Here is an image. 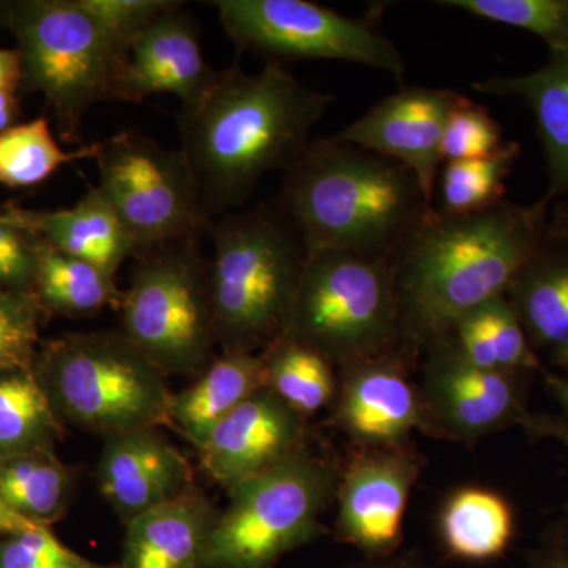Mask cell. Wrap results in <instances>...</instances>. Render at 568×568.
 I'll return each mask as SVG.
<instances>
[{
	"instance_id": "f6af8a7d",
	"label": "cell",
	"mask_w": 568,
	"mask_h": 568,
	"mask_svg": "<svg viewBox=\"0 0 568 568\" xmlns=\"http://www.w3.org/2000/svg\"><path fill=\"white\" fill-rule=\"evenodd\" d=\"M552 435L562 437V439H566L568 444V428L566 425H556L555 429H552Z\"/></svg>"
},
{
	"instance_id": "44dd1931",
	"label": "cell",
	"mask_w": 568,
	"mask_h": 568,
	"mask_svg": "<svg viewBox=\"0 0 568 568\" xmlns=\"http://www.w3.org/2000/svg\"><path fill=\"white\" fill-rule=\"evenodd\" d=\"M530 345L568 372V237L548 227L507 291Z\"/></svg>"
},
{
	"instance_id": "b9f144b4",
	"label": "cell",
	"mask_w": 568,
	"mask_h": 568,
	"mask_svg": "<svg viewBox=\"0 0 568 568\" xmlns=\"http://www.w3.org/2000/svg\"><path fill=\"white\" fill-rule=\"evenodd\" d=\"M547 383L556 402L562 407L564 416H566L564 425L568 428V373L564 376H547Z\"/></svg>"
},
{
	"instance_id": "5b68a950",
	"label": "cell",
	"mask_w": 568,
	"mask_h": 568,
	"mask_svg": "<svg viewBox=\"0 0 568 568\" xmlns=\"http://www.w3.org/2000/svg\"><path fill=\"white\" fill-rule=\"evenodd\" d=\"M32 368L62 424L104 439L170 425L166 376L122 332L52 339Z\"/></svg>"
},
{
	"instance_id": "4fadbf2b",
	"label": "cell",
	"mask_w": 568,
	"mask_h": 568,
	"mask_svg": "<svg viewBox=\"0 0 568 568\" xmlns=\"http://www.w3.org/2000/svg\"><path fill=\"white\" fill-rule=\"evenodd\" d=\"M459 97L447 88H403L373 104L335 136L402 163L416 175L433 204L443 168L444 132Z\"/></svg>"
},
{
	"instance_id": "7c38bea8",
	"label": "cell",
	"mask_w": 568,
	"mask_h": 568,
	"mask_svg": "<svg viewBox=\"0 0 568 568\" xmlns=\"http://www.w3.org/2000/svg\"><path fill=\"white\" fill-rule=\"evenodd\" d=\"M523 373L478 368L463 358L450 339L428 347L424 369V406L450 435L476 439L523 424L549 432L526 410Z\"/></svg>"
},
{
	"instance_id": "8fae6325",
	"label": "cell",
	"mask_w": 568,
	"mask_h": 568,
	"mask_svg": "<svg viewBox=\"0 0 568 568\" xmlns=\"http://www.w3.org/2000/svg\"><path fill=\"white\" fill-rule=\"evenodd\" d=\"M99 189L132 235L136 253L196 241L207 220L185 156L138 132L100 142Z\"/></svg>"
},
{
	"instance_id": "60d3db41",
	"label": "cell",
	"mask_w": 568,
	"mask_h": 568,
	"mask_svg": "<svg viewBox=\"0 0 568 568\" xmlns=\"http://www.w3.org/2000/svg\"><path fill=\"white\" fill-rule=\"evenodd\" d=\"M18 111H20V104H18L17 92L0 91V133L14 125Z\"/></svg>"
},
{
	"instance_id": "5bb4252c",
	"label": "cell",
	"mask_w": 568,
	"mask_h": 568,
	"mask_svg": "<svg viewBox=\"0 0 568 568\" xmlns=\"http://www.w3.org/2000/svg\"><path fill=\"white\" fill-rule=\"evenodd\" d=\"M182 6L160 14L123 48L115 61L112 100L138 103L171 93L182 108L190 106L215 80L219 71L205 61L196 21Z\"/></svg>"
},
{
	"instance_id": "1f68e13d",
	"label": "cell",
	"mask_w": 568,
	"mask_h": 568,
	"mask_svg": "<svg viewBox=\"0 0 568 568\" xmlns=\"http://www.w3.org/2000/svg\"><path fill=\"white\" fill-rule=\"evenodd\" d=\"M437 6L534 33L549 54L568 51V0H443Z\"/></svg>"
},
{
	"instance_id": "d6a6232c",
	"label": "cell",
	"mask_w": 568,
	"mask_h": 568,
	"mask_svg": "<svg viewBox=\"0 0 568 568\" xmlns=\"http://www.w3.org/2000/svg\"><path fill=\"white\" fill-rule=\"evenodd\" d=\"M506 144L503 126L481 106L462 95L450 115L444 132L443 164L485 159Z\"/></svg>"
},
{
	"instance_id": "7bdbcfd3",
	"label": "cell",
	"mask_w": 568,
	"mask_h": 568,
	"mask_svg": "<svg viewBox=\"0 0 568 568\" xmlns=\"http://www.w3.org/2000/svg\"><path fill=\"white\" fill-rule=\"evenodd\" d=\"M353 568H426L420 564L414 562V560L407 559H373L372 562L362 564V566H355Z\"/></svg>"
},
{
	"instance_id": "8d00e7d4",
	"label": "cell",
	"mask_w": 568,
	"mask_h": 568,
	"mask_svg": "<svg viewBox=\"0 0 568 568\" xmlns=\"http://www.w3.org/2000/svg\"><path fill=\"white\" fill-rule=\"evenodd\" d=\"M36 267L33 235L0 216V287L33 295Z\"/></svg>"
},
{
	"instance_id": "83f0119b",
	"label": "cell",
	"mask_w": 568,
	"mask_h": 568,
	"mask_svg": "<svg viewBox=\"0 0 568 568\" xmlns=\"http://www.w3.org/2000/svg\"><path fill=\"white\" fill-rule=\"evenodd\" d=\"M73 477L52 450L0 458V496L11 510L48 526L65 514Z\"/></svg>"
},
{
	"instance_id": "52a82bcc",
	"label": "cell",
	"mask_w": 568,
	"mask_h": 568,
	"mask_svg": "<svg viewBox=\"0 0 568 568\" xmlns=\"http://www.w3.org/2000/svg\"><path fill=\"white\" fill-rule=\"evenodd\" d=\"M0 26L17 40L22 88L43 97L67 141L93 104L112 100L118 51L78 0H3Z\"/></svg>"
},
{
	"instance_id": "e0dca14e",
	"label": "cell",
	"mask_w": 568,
	"mask_h": 568,
	"mask_svg": "<svg viewBox=\"0 0 568 568\" xmlns=\"http://www.w3.org/2000/svg\"><path fill=\"white\" fill-rule=\"evenodd\" d=\"M97 478L100 493L123 523L194 485L190 463L156 429L106 437Z\"/></svg>"
},
{
	"instance_id": "277c9868",
	"label": "cell",
	"mask_w": 568,
	"mask_h": 568,
	"mask_svg": "<svg viewBox=\"0 0 568 568\" xmlns=\"http://www.w3.org/2000/svg\"><path fill=\"white\" fill-rule=\"evenodd\" d=\"M216 342L224 353H254L283 335L306 263L301 234L275 203L226 213L205 227Z\"/></svg>"
},
{
	"instance_id": "74e56055",
	"label": "cell",
	"mask_w": 568,
	"mask_h": 568,
	"mask_svg": "<svg viewBox=\"0 0 568 568\" xmlns=\"http://www.w3.org/2000/svg\"><path fill=\"white\" fill-rule=\"evenodd\" d=\"M22 84V67L17 50L0 48V91L17 92Z\"/></svg>"
},
{
	"instance_id": "d6986e66",
	"label": "cell",
	"mask_w": 568,
	"mask_h": 568,
	"mask_svg": "<svg viewBox=\"0 0 568 568\" xmlns=\"http://www.w3.org/2000/svg\"><path fill=\"white\" fill-rule=\"evenodd\" d=\"M0 216L111 276L118 275L123 261L136 253L132 235L99 186H91L70 209L36 211L9 204Z\"/></svg>"
},
{
	"instance_id": "7a4b0ae2",
	"label": "cell",
	"mask_w": 568,
	"mask_h": 568,
	"mask_svg": "<svg viewBox=\"0 0 568 568\" xmlns=\"http://www.w3.org/2000/svg\"><path fill=\"white\" fill-rule=\"evenodd\" d=\"M549 204L510 201L469 216L433 209L398 246L394 268L399 342H443L478 306L507 295L519 268L547 237Z\"/></svg>"
},
{
	"instance_id": "d590c367",
	"label": "cell",
	"mask_w": 568,
	"mask_h": 568,
	"mask_svg": "<svg viewBox=\"0 0 568 568\" xmlns=\"http://www.w3.org/2000/svg\"><path fill=\"white\" fill-rule=\"evenodd\" d=\"M0 568H108L81 558L62 545L48 526L13 534L0 541Z\"/></svg>"
},
{
	"instance_id": "8992f818",
	"label": "cell",
	"mask_w": 568,
	"mask_h": 568,
	"mask_svg": "<svg viewBox=\"0 0 568 568\" xmlns=\"http://www.w3.org/2000/svg\"><path fill=\"white\" fill-rule=\"evenodd\" d=\"M283 335L345 366L392 353L399 313L390 260L349 252L306 256Z\"/></svg>"
},
{
	"instance_id": "f546056e",
	"label": "cell",
	"mask_w": 568,
	"mask_h": 568,
	"mask_svg": "<svg viewBox=\"0 0 568 568\" xmlns=\"http://www.w3.org/2000/svg\"><path fill=\"white\" fill-rule=\"evenodd\" d=\"M521 145L515 141L485 159L444 163L437 178L440 205L437 212L469 216L487 212L506 201L507 179L518 162Z\"/></svg>"
},
{
	"instance_id": "30bf717a",
	"label": "cell",
	"mask_w": 568,
	"mask_h": 568,
	"mask_svg": "<svg viewBox=\"0 0 568 568\" xmlns=\"http://www.w3.org/2000/svg\"><path fill=\"white\" fill-rule=\"evenodd\" d=\"M220 22L235 47L267 62L324 59L386 71L403 81L406 61L379 17H346L308 0H216Z\"/></svg>"
},
{
	"instance_id": "6da1fadb",
	"label": "cell",
	"mask_w": 568,
	"mask_h": 568,
	"mask_svg": "<svg viewBox=\"0 0 568 568\" xmlns=\"http://www.w3.org/2000/svg\"><path fill=\"white\" fill-rule=\"evenodd\" d=\"M334 97L306 88L283 63L257 73L219 71L178 115L181 152L209 222L241 211L265 175L284 171L312 141Z\"/></svg>"
},
{
	"instance_id": "4316f807",
	"label": "cell",
	"mask_w": 568,
	"mask_h": 568,
	"mask_svg": "<svg viewBox=\"0 0 568 568\" xmlns=\"http://www.w3.org/2000/svg\"><path fill=\"white\" fill-rule=\"evenodd\" d=\"M62 422L33 368L0 373V458L52 450Z\"/></svg>"
},
{
	"instance_id": "4dcf8cb0",
	"label": "cell",
	"mask_w": 568,
	"mask_h": 568,
	"mask_svg": "<svg viewBox=\"0 0 568 568\" xmlns=\"http://www.w3.org/2000/svg\"><path fill=\"white\" fill-rule=\"evenodd\" d=\"M97 148L99 144L63 151L44 118L17 123L0 133V185L9 189L40 185L63 164L93 159Z\"/></svg>"
},
{
	"instance_id": "ac0fdd59",
	"label": "cell",
	"mask_w": 568,
	"mask_h": 568,
	"mask_svg": "<svg viewBox=\"0 0 568 568\" xmlns=\"http://www.w3.org/2000/svg\"><path fill=\"white\" fill-rule=\"evenodd\" d=\"M425 406L390 353L345 366L336 418L357 443L395 448L422 425Z\"/></svg>"
},
{
	"instance_id": "ab89813d",
	"label": "cell",
	"mask_w": 568,
	"mask_h": 568,
	"mask_svg": "<svg viewBox=\"0 0 568 568\" xmlns=\"http://www.w3.org/2000/svg\"><path fill=\"white\" fill-rule=\"evenodd\" d=\"M41 525L31 521V519L21 517L17 511L11 510L7 506L6 500L0 496V532L7 534V536H13V534L24 532V530H31L39 528Z\"/></svg>"
},
{
	"instance_id": "ffe728a7",
	"label": "cell",
	"mask_w": 568,
	"mask_h": 568,
	"mask_svg": "<svg viewBox=\"0 0 568 568\" xmlns=\"http://www.w3.org/2000/svg\"><path fill=\"white\" fill-rule=\"evenodd\" d=\"M220 511L196 485L125 523L121 568H201Z\"/></svg>"
},
{
	"instance_id": "836d02e7",
	"label": "cell",
	"mask_w": 568,
	"mask_h": 568,
	"mask_svg": "<svg viewBox=\"0 0 568 568\" xmlns=\"http://www.w3.org/2000/svg\"><path fill=\"white\" fill-rule=\"evenodd\" d=\"M41 310L36 295L0 287V373L32 368Z\"/></svg>"
},
{
	"instance_id": "f35d334b",
	"label": "cell",
	"mask_w": 568,
	"mask_h": 568,
	"mask_svg": "<svg viewBox=\"0 0 568 568\" xmlns=\"http://www.w3.org/2000/svg\"><path fill=\"white\" fill-rule=\"evenodd\" d=\"M530 568H568V538L549 540L534 558Z\"/></svg>"
},
{
	"instance_id": "d4e9b609",
	"label": "cell",
	"mask_w": 568,
	"mask_h": 568,
	"mask_svg": "<svg viewBox=\"0 0 568 568\" xmlns=\"http://www.w3.org/2000/svg\"><path fill=\"white\" fill-rule=\"evenodd\" d=\"M32 235L37 257L33 295L41 308L85 317L102 313L106 306L121 305L122 294L115 286V276L88 261L62 253L40 235Z\"/></svg>"
},
{
	"instance_id": "ee69618b",
	"label": "cell",
	"mask_w": 568,
	"mask_h": 568,
	"mask_svg": "<svg viewBox=\"0 0 568 568\" xmlns=\"http://www.w3.org/2000/svg\"><path fill=\"white\" fill-rule=\"evenodd\" d=\"M549 224H551L552 230L568 237V204L562 205V207L556 212L555 219L549 220Z\"/></svg>"
},
{
	"instance_id": "9c48e42d",
	"label": "cell",
	"mask_w": 568,
	"mask_h": 568,
	"mask_svg": "<svg viewBox=\"0 0 568 568\" xmlns=\"http://www.w3.org/2000/svg\"><path fill=\"white\" fill-rule=\"evenodd\" d=\"M122 294V334L164 376L201 375L215 358V325L209 301V263L196 241L133 256Z\"/></svg>"
},
{
	"instance_id": "603a6c76",
	"label": "cell",
	"mask_w": 568,
	"mask_h": 568,
	"mask_svg": "<svg viewBox=\"0 0 568 568\" xmlns=\"http://www.w3.org/2000/svg\"><path fill=\"white\" fill-rule=\"evenodd\" d=\"M264 387V355L223 353L185 390L171 396L170 425L200 450L224 417Z\"/></svg>"
},
{
	"instance_id": "e575fe53",
	"label": "cell",
	"mask_w": 568,
	"mask_h": 568,
	"mask_svg": "<svg viewBox=\"0 0 568 568\" xmlns=\"http://www.w3.org/2000/svg\"><path fill=\"white\" fill-rule=\"evenodd\" d=\"M78 3L103 29L119 55L123 48L136 39L153 20L181 6L182 2H171V0H78Z\"/></svg>"
},
{
	"instance_id": "9a60e30c",
	"label": "cell",
	"mask_w": 568,
	"mask_h": 568,
	"mask_svg": "<svg viewBox=\"0 0 568 568\" xmlns=\"http://www.w3.org/2000/svg\"><path fill=\"white\" fill-rule=\"evenodd\" d=\"M304 417L267 387L224 417L200 448L205 474L230 489L301 450Z\"/></svg>"
},
{
	"instance_id": "7402d4cb",
	"label": "cell",
	"mask_w": 568,
	"mask_h": 568,
	"mask_svg": "<svg viewBox=\"0 0 568 568\" xmlns=\"http://www.w3.org/2000/svg\"><path fill=\"white\" fill-rule=\"evenodd\" d=\"M473 88L484 95L518 97L528 104L547 162L549 183L541 200L551 204L568 197V51L549 54L541 69L476 81Z\"/></svg>"
},
{
	"instance_id": "484cf974",
	"label": "cell",
	"mask_w": 568,
	"mask_h": 568,
	"mask_svg": "<svg viewBox=\"0 0 568 568\" xmlns=\"http://www.w3.org/2000/svg\"><path fill=\"white\" fill-rule=\"evenodd\" d=\"M463 358L493 372L540 369V358L507 295L467 313L447 336Z\"/></svg>"
},
{
	"instance_id": "cb8c5ba5",
	"label": "cell",
	"mask_w": 568,
	"mask_h": 568,
	"mask_svg": "<svg viewBox=\"0 0 568 568\" xmlns=\"http://www.w3.org/2000/svg\"><path fill=\"white\" fill-rule=\"evenodd\" d=\"M440 540L454 558L487 562L503 556L515 534L506 497L493 489L466 487L452 493L440 510Z\"/></svg>"
},
{
	"instance_id": "2e32d148",
	"label": "cell",
	"mask_w": 568,
	"mask_h": 568,
	"mask_svg": "<svg viewBox=\"0 0 568 568\" xmlns=\"http://www.w3.org/2000/svg\"><path fill=\"white\" fill-rule=\"evenodd\" d=\"M417 474L416 462L395 448L357 459L339 485V537L372 559L388 558L402 541Z\"/></svg>"
},
{
	"instance_id": "3957f363",
	"label": "cell",
	"mask_w": 568,
	"mask_h": 568,
	"mask_svg": "<svg viewBox=\"0 0 568 568\" xmlns=\"http://www.w3.org/2000/svg\"><path fill=\"white\" fill-rule=\"evenodd\" d=\"M275 204L297 227L306 256L349 252L392 260L433 211L402 163L338 138H315L283 171Z\"/></svg>"
},
{
	"instance_id": "f1b7e54d",
	"label": "cell",
	"mask_w": 568,
	"mask_h": 568,
	"mask_svg": "<svg viewBox=\"0 0 568 568\" xmlns=\"http://www.w3.org/2000/svg\"><path fill=\"white\" fill-rule=\"evenodd\" d=\"M265 387L298 416H313L334 399L332 362L312 347L280 336L264 354Z\"/></svg>"
},
{
	"instance_id": "ba28073f",
	"label": "cell",
	"mask_w": 568,
	"mask_h": 568,
	"mask_svg": "<svg viewBox=\"0 0 568 568\" xmlns=\"http://www.w3.org/2000/svg\"><path fill=\"white\" fill-rule=\"evenodd\" d=\"M201 568H275L308 544L335 491L327 463L301 450L226 489Z\"/></svg>"
}]
</instances>
